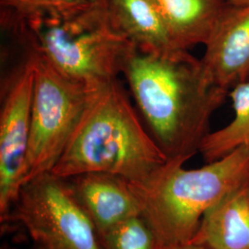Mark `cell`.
Segmentation results:
<instances>
[{
	"label": "cell",
	"mask_w": 249,
	"mask_h": 249,
	"mask_svg": "<svg viewBox=\"0 0 249 249\" xmlns=\"http://www.w3.org/2000/svg\"><path fill=\"white\" fill-rule=\"evenodd\" d=\"M161 249H207L204 247L192 244V243H187V244H183V245H175V246H169L165 247Z\"/></svg>",
	"instance_id": "2e32d148"
},
{
	"label": "cell",
	"mask_w": 249,
	"mask_h": 249,
	"mask_svg": "<svg viewBox=\"0 0 249 249\" xmlns=\"http://www.w3.org/2000/svg\"><path fill=\"white\" fill-rule=\"evenodd\" d=\"M89 0H0L1 13L20 20L39 17H70L87 9Z\"/></svg>",
	"instance_id": "5bb4252c"
},
{
	"label": "cell",
	"mask_w": 249,
	"mask_h": 249,
	"mask_svg": "<svg viewBox=\"0 0 249 249\" xmlns=\"http://www.w3.org/2000/svg\"><path fill=\"white\" fill-rule=\"evenodd\" d=\"M190 243L207 249H249V185L205 214Z\"/></svg>",
	"instance_id": "7c38bea8"
},
{
	"label": "cell",
	"mask_w": 249,
	"mask_h": 249,
	"mask_svg": "<svg viewBox=\"0 0 249 249\" xmlns=\"http://www.w3.org/2000/svg\"><path fill=\"white\" fill-rule=\"evenodd\" d=\"M234 117L223 128L207 134L199 152L208 162L219 160L231 151L249 146V80L230 90Z\"/></svg>",
	"instance_id": "4fadbf2b"
},
{
	"label": "cell",
	"mask_w": 249,
	"mask_h": 249,
	"mask_svg": "<svg viewBox=\"0 0 249 249\" xmlns=\"http://www.w3.org/2000/svg\"><path fill=\"white\" fill-rule=\"evenodd\" d=\"M104 249H160L142 216L133 217L100 234Z\"/></svg>",
	"instance_id": "9a60e30c"
},
{
	"label": "cell",
	"mask_w": 249,
	"mask_h": 249,
	"mask_svg": "<svg viewBox=\"0 0 249 249\" xmlns=\"http://www.w3.org/2000/svg\"><path fill=\"white\" fill-rule=\"evenodd\" d=\"M167 160L116 80L99 90L51 173H108L141 185Z\"/></svg>",
	"instance_id": "7a4b0ae2"
},
{
	"label": "cell",
	"mask_w": 249,
	"mask_h": 249,
	"mask_svg": "<svg viewBox=\"0 0 249 249\" xmlns=\"http://www.w3.org/2000/svg\"><path fill=\"white\" fill-rule=\"evenodd\" d=\"M67 181L99 235L142 214L139 198L125 178L108 173H85L68 178Z\"/></svg>",
	"instance_id": "9c48e42d"
},
{
	"label": "cell",
	"mask_w": 249,
	"mask_h": 249,
	"mask_svg": "<svg viewBox=\"0 0 249 249\" xmlns=\"http://www.w3.org/2000/svg\"><path fill=\"white\" fill-rule=\"evenodd\" d=\"M227 1L230 2L232 5H235V6L249 5V0H227Z\"/></svg>",
	"instance_id": "e0dca14e"
},
{
	"label": "cell",
	"mask_w": 249,
	"mask_h": 249,
	"mask_svg": "<svg viewBox=\"0 0 249 249\" xmlns=\"http://www.w3.org/2000/svg\"><path fill=\"white\" fill-rule=\"evenodd\" d=\"M11 215L21 223L36 249H104L67 178L45 173L20 188Z\"/></svg>",
	"instance_id": "8992f818"
},
{
	"label": "cell",
	"mask_w": 249,
	"mask_h": 249,
	"mask_svg": "<svg viewBox=\"0 0 249 249\" xmlns=\"http://www.w3.org/2000/svg\"><path fill=\"white\" fill-rule=\"evenodd\" d=\"M32 129L24 184L53 170L103 86L74 80L37 53Z\"/></svg>",
	"instance_id": "5b68a950"
},
{
	"label": "cell",
	"mask_w": 249,
	"mask_h": 249,
	"mask_svg": "<svg viewBox=\"0 0 249 249\" xmlns=\"http://www.w3.org/2000/svg\"><path fill=\"white\" fill-rule=\"evenodd\" d=\"M106 4L113 24L133 43L139 52L173 58L190 54L172 41L150 0H106Z\"/></svg>",
	"instance_id": "30bf717a"
},
{
	"label": "cell",
	"mask_w": 249,
	"mask_h": 249,
	"mask_svg": "<svg viewBox=\"0 0 249 249\" xmlns=\"http://www.w3.org/2000/svg\"><path fill=\"white\" fill-rule=\"evenodd\" d=\"M1 24L19 34L28 51L74 80L106 85L123 74L138 50L111 21L106 3H91L70 17L20 20L3 16Z\"/></svg>",
	"instance_id": "277c9868"
},
{
	"label": "cell",
	"mask_w": 249,
	"mask_h": 249,
	"mask_svg": "<svg viewBox=\"0 0 249 249\" xmlns=\"http://www.w3.org/2000/svg\"><path fill=\"white\" fill-rule=\"evenodd\" d=\"M189 159H168L143 184H131L141 216L160 249L190 243L205 214L225 196L249 185V146L197 169L184 167Z\"/></svg>",
	"instance_id": "3957f363"
},
{
	"label": "cell",
	"mask_w": 249,
	"mask_h": 249,
	"mask_svg": "<svg viewBox=\"0 0 249 249\" xmlns=\"http://www.w3.org/2000/svg\"><path fill=\"white\" fill-rule=\"evenodd\" d=\"M89 1L93 3H106V0H89Z\"/></svg>",
	"instance_id": "ac0fdd59"
},
{
	"label": "cell",
	"mask_w": 249,
	"mask_h": 249,
	"mask_svg": "<svg viewBox=\"0 0 249 249\" xmlns=\"http://www.w3.org/2000/svg\"><path fill=\"white\" fill-rule=\"evenodd\" d=\"M123 75L167 158L194 156L209 133L212 116L229 92L209 82L200 60L192 54L173 58L137 51Z\"/></svg>",
	"instance_id": "6da1fadb"
},
{
	"label": "cell",
	"mask_w": 249,
	"mask_h": 249,
	"mask_svg": "<svg viewBox=\"0 0 249 249\" xmlns=\"http://www.w3.org/2000/svg\"><path fill=\"white\" fill-rule=\"evenodd\" d=\"M201 67L209 82L230 92L249 80V5H231L208 43Z\"/></svg>",
	"instance_id": "ba28073f"
},
{
	"label": "cell",
	"mask_w": 249,
	"mask_h": 249,
	"mask_svg": "<svg viewBox=\"0 0 249 249\" xmlns=\"http://www.w3.org/2000/svg\"><path fill=\"white\" fill-rule=\"evenodd\" d=\"M35 68L32 56L2 83L0 107V219L6 222L26 176Z\"/></svg>",
	"instance_id": "52a82bcc"
},
{
	"label": "cell",
	"mask_w": 249,
	"mask_h": 249,
	"mask_svg": "<svg viewBox=\"0 0 249 249\" xmlns=\"http://www.w3.org/2000/svg\"><path fill=\"white\" fill-rule=\"evenodd\" d=\"M159 13L172 41L188 51L206 45L232 5L227 0H150Z\"/></svg>",
	"instance_id": "8fae6325"
}]
</instances>
